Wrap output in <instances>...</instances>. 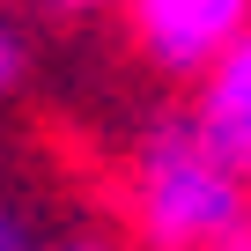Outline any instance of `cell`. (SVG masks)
Returning <instances> with one entry per match:
<instances>
[{
    "label": "cell",
    "mask_w": 251,
    "mask_h": 251,
    "mask_svg": "<svg viewBox=\"0 0 251 251\" xmlns=\"http://www.w3.org/2000/svg\"><path fill=\"white\" fill-rule=\"evenodd\" d=\"M133 214L155 251H236L251 236V170H236L192 111H155L133 148Z\"/></svg>",
    "instance_id": "obj_1"
},
{
    "label": "cell",
    "mask_w": 251,
    "mask_h": 251,
    "mask_svg": "<svg viewBox=\"0 0 251 251\" xmlns=\"http://www.w3.org/2000/svg\"><path fill=\"white\" fill-rule=\"evenodd\" d=\"M126 23L163 81H200L251 30V0H126Z\"/></svg>",
    "instance_id": "obj_2"
},
{
    "label": "cell",
    "mask_w": 251,
    "mask_h": 251,
    "mask_svg": "<svg viewBox=\"0 0 251 251\" xmlns=\"http://www.w3.org/2000/svg\"><path fill=\"white\" fill-rule=\"evenodd\" d=\"M192 118L207 126V141H214L236 170H251V30H244L207 74H200Z\"/></svg>",
    "instance_id": "obj_3"
},
{
    "label": "cell",
    "mask_w": 251,
    "mask_h": 251,
    "mask_svg": "<svg viewBox=\"0 0 251 251\" xmlns=\"http://www.w3.org/2000/svg\"><path fill=\"white\" fill-rule=\"evenodd\" d=\"M30 59H37V45H30V23H23L15 8H0V103H8V96L30 81Z\"/></svg>",
    "instance_id": "obj_4"
},
{
    "label": "cell",
    "mask_w": 251,
    "mask_h": 251,
    "mask_svg": "<svg viewBox=\"0 0 251 251\" xmlns=\"http://www.w3.org/2000/svg\"><path fill=\"white\" fill-rule=\"evenodd\" d=\"M45 236H37V222H30V207L0 185V251H37Z\"/></svg>",
    "instance_id": "obj_5"
},
{
    "label": "cell",
    "mask_w": 251,
    "mask_h": 251,
    "mask_svg": "<svg viewBox=\"0 0 251 251\" xmlns=\"http://www.w3.org/2000/svg\"><path fill=\"white\" fill-rule=\"evenodd\" d=\"M37 251H118L111 236H45Z\"/></svg>",
    "instance_id": "obj_6"
},
{
    "label": "cell",
    "mask_w": 251,
    "mask_h": 251,
    "mask_svg": "<svg viewBox=\"0 0 251 251\" xmlns=\"http://www.w3.org/2000/svg\"><path fill=\"white\" fill-rule=\"evenodd\" d=\"M45 8H52V15H103L111 0H45Z\"/></svg>",
    "instance_id": "obj_7"
},
{
    "label": "cell",
    "mask_w": 251,
    "mask_h": 251,
    "mask_svg": "<svg viewBox=\"0 0 251 251\" xmlns=\"http://www.w3.org/2000/svg\"><path fill=\"white\" fill-rule=\"evenodd\" d=\"M236 251H251V236H244V244H236Z\"/></svg>",
    "instance_id": "obj_8"
}]
</instances>
